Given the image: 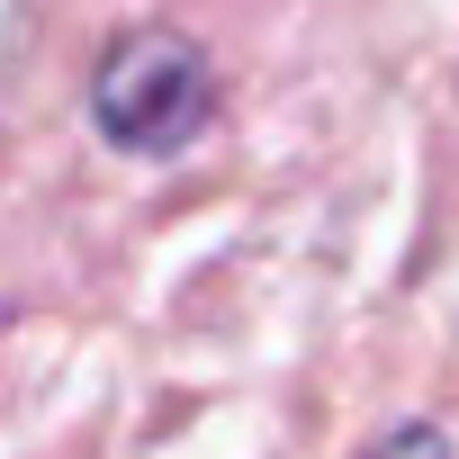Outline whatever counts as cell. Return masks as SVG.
I'll list each match as a JSON object with an SVG mask.
<instances>
[{
    "label": "cell",
    "instance_id": "7a4b0ae2",
    "mask_svg": "<svg viewBox=\"0 0 459 459\" xmlns=\"http://www.w3.org/2000/svg\"><path fill=\"white\" fill-rule=\"evenodd\" d=\"M360 459H459V441H450L432 414H405V423L369 432V441H360Z\"/></svg>",
    "mask_w": 459,
    "mask_h": 459
},
{
    "label": "cell",
    "instance_id": "6da1fadb",
    "mask_svg": "<svg viewBox=\"0 0 459 459\" xmlns=\"http://www.w3.org/2000/svg\"><path fill=\"white\" fill-rule=\"evenodd\" d=\"M91 135L126 162H171L216 126V55L189 28H126L91 64Z\"/></svg>",
    "mask_w": 459,
    "mask_h": 459
}]
</instances>
